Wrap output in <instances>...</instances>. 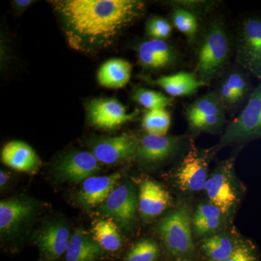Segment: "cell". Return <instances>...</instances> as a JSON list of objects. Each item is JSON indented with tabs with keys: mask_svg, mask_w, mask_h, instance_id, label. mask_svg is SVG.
I'll use <instances>...</instances> for the list:
<instances>
[{
	"mask_svg": "<svg viewBox=\"0 0 261 261\" xmlns=\"http://www.w3.org/2000/svg\"><path fill=\"white\" fill-rule=\"evenodd\" d=\"M171 195L158 182L147 180L142 182L139 193V209L145 218L159 216L171 205Z\"/></svg>",
	"mask_w": 261,
	"mask_h": 261,
	"instance_id": "cell-17",
	"label": "cell"
},
{
	"mask_svg": "<svg viewBox=\"0 0 261 261\" xmlns=\"http://www.w3.org/2000/svg\"><path fill=\"white\" fill-rule=\"evenodd\" d=\"M181 144L180 137L147 134L139 142L137 156L143 163L161 162L178 152Z\"/></svg>",
	"mask_w": 261,
	"mask_h": 261,
	"instance_id": "cell-12",
	"label": "cell"
},
{
	"mask_svg": "<svg viewBox=\"0 0 261 261\" xmlns=\"http://www.w3.org/2000/svg\"><path fill=\"white\" fill-rule=\"evenodd\" d=\"M137 207V197L135 189L129 185H122L113 190L99 207V211L125 225L135 219Z\"/></svg>",
	"mask_w": 261,
	"mask_h": 261,
	"instance_id": "cell-10",
	"label": "cell"
},
{
	"mask_svg": "<svg viewBox=\"0 0 261 261\" xmlns=\"http://www.w3.org/2000/svg\"><path fill=\"white\" fill-rule=\"evenodd\" d=\"M53 4L70 47L82 53L111 45L145 10L139 0H59Z\"/></svg>",
	"mask_w": 261,
	"mask_h": 261,
	"instance_id": "cell-1",
	"label": "cell"
},
{
	"mask_svg": "<svg viewBox=\"0 0 261 261\" xmlns=\"http://www.w3.org/2000/svg\"><path fill=\"white\" fill-rule=\"evenodd\" d=\"M99 168V161L92 152H75L58 163L56 173L61 179L76 183L93 176Z\"/></svg>",
	"mask_w": 261,
	"mask_h": 261,
	"instance_id": "cell-11",
	"label": "cell"
},
{
	"mask_svg": "<svg viewBox=\"0 0 261 261\" xmlns=\"http://www.w3.org/2000/svg\"><path fill=\"white\" fill-rule=\"evenodd\" d=\"M15 3L18 8H23L32 4V1H31V0H18V1H15Z\"/></svg>",
	"mask_w": 261,
	"mask_h": 261,
	"instance_id": "cell-34",
	"label": "cell"
},
{
	"mask_svg": "<svg viewBox=\"0 0 261 261\" xmlns=\"http://www.w3.org/2000/svg\"><path fill=\"white\" fill-rule=\"evenodd\" d=\"M34 206L25 201L10 199L0 202V231L2 233H14L28 219Z\"/></svg>",
	"mask_w": 261,
	"mask_h": 261,
	"instance_id": "cell-20",
	"label": "cell"
},
{
	"mask_svg": "<svg viewBox=\"0 0 261 261\" xmlns=\"http://www.w3.org/2000/svg\"><path fill=\"white\" fill-rule=\"evenodd\" d=\"M231 50L224 24L219 20L211 23L197 51L195 74L202 85L222 77L229 63Z\"/></svg>",
	"mask_w": 261,
	"mask_h": 261,
	"instance_id": "cell-2",
	"label": "cell"
},
{
	"mask_svg": "<svg viewBox=\"0 0 261 261\" xmlns=\"http://www.w3.org/2000/svg\"><path fill=\"white\" fill-rule=\"evenodd\" d=\"M261 137V84L250 94L246 106L224 130L219 147Z\"/></svg>",
	"mask_w": 261,
	"mask_h": 261,
	"instance_id": "cell-3",
	"label": "cell"
},
{
	"mask_svg": "<svg viewBox=\"0 0 261 261\" xmlns=\"http://www.w3.org/2000/svg\"><path fill=\"white\" fill-rule=\"evenodd\" d=\"M172 21L176 29L187 37L189 43L192 44L197 37L199 28L196 15L185 8H176L173 12Z\"/></svg>",
	"mask_w": 261,
	"mask_h": 261,
	"instance_id": "cell-27",
	"label": "cell"
},
{
	"mask_svg": "<svg viewBox=\"0 0 261 261\" xmlns=\"http://www.w3.org/2000/svg\"><path fill=\"white\" fill-rule=\"evenodd\" d=\"M229 168V165L224 166L223 170L207 178L204 188L211 203L220 207L224 214L228 213L238 201V195L228 172Z\"/></svg>",
	"mask_w": 261,
	"mask_h": 261,
	"instance_id": "cell-14",
	"label": "cell"
},
{
	"mask_svg": "<svg viewBox=\"0 0 261 261\" xmlns=\"http://www.w3.org/2000/svg\"><path fill=\"white\" fill-rule=\"evenodd\" d=\"M207 159L195 149L185 156L176 173V179L182 191L204 190L207 180Z\"/></svg>",
	"mask_w": 261,
	"mask_h": 261,
	"instance_id": "cell-9",
	"label": "cell"
},
{
	"mask_svg": "<svg viewBox=\"0 0 261 261\" xmlns=\"http://www.w3.org/2000/svg\"><path fill=\"white\" fill-rule=\"evenodd\" d=\"M222 224V219H215L192 222L196 233L198 234H206L216 231Z\"/></svg>",
	"mask_w": 261,
	"mask_h": 261,
	"instance_id": "cell-33",
	"label": "cell"
},
{
	"mask_svg": "<svg viewBox=\"0 0 261 261\" xmlns=\"http://www.w3.org/2000/svg\"><path fill=\"white\" fill-rule=\"evenodd\" d=\"M153 83L173 97L192 95L203 86L195 73L186 71L160 77Z\"/></svg>",
	"mask_w": 261,
	"mask_h": 261,
	"instance_id": "cell-21",
	"label": "cell"
},
{
	"mask_svg": "<svg viewBox=\"0 0 261 261\" xmlns=\"http://www.w3.org/2000/svg\"><path fill=\"white\" fill-rule=\"evenodd\" d=\"M250 86L242 69L237 66L225 72L219 87L215 92L219 96L225 109L230 111L238 108L248 94Z\"/></svg>",
	"mask_w": 261,
	"mask_h": 261,
	"instance_id": "cell-13",
	"label": "cell"
},
{
	"mask_svg": "<svg viewBox=\"0 0 261 261\" xmlns=\"http://www.w3.org/2000/svg\"><path fill=\"white\" fill-rule=\"evenodd\" d=\"M94 240L103 250L116 251L121 246L122 240L116 224L111 220H99L94 225Z\"/></svg>",
	"mask_w": 261,
	"mask_h": 261,
	"instance_id": "cell-24",
	"label": "cell"
},
{
	"mask_svg": "<svg viewBox=\"0 0 261 261\" xmlns=\"http://www.w3.org/2000/svg\"><path fill=\"white\" fill-rule=\"evenodd\" d=\"M7 181H8V176L3 171H0V185H1V187L6 185Z\"/></svg>",
	"mask_w": 261,
	"mask_h": 261,
	"instance_id": "cell-35",
	"label": "cell"
},
{
	"mask_svg": "<svg viewBox=\"0 0 261 261\" xmlns=\"http://www.w3.org/2000/svg\"><path fill=\"white\" fill-rule=\"evenodd\" d=\"M235 61L238 66L261 80V20L250 18L239 29Z\"/></svg>",
	"mask_w": 261,
	"mask_h": 261,
	"instance_id": "cell-5",
	"label": "cell"
},
{
	"mask_svg": "<svg viewBox=\"0 0 261 261\" xmlns=\"http://www.w3.org/2000/svg\"><path fill=\"white\" fill-rule=\"evenodd\" d=\"M146 29L149 37L159 40H166L172 32V27L169 22L161 17L149 19L146 25Z\"/></svg>",
	"mask_w": 261,
	"mask_h": 261,
	"instance_id": "cell-30",
	"label": "cell"
},
{
	"mask_svg": "<svg viewBox=\"0 0 261 261\" xmlns=\"http://www.w3.org/2000/svg\"><path fill=\"white\" fill-rule=\"evenodd\" d=\"M159 232L168 251L176 257L191 254L194 250L190 211L181 207L168 215L159 225Z\"/></svg>",
	"mask_w": 261,
	"mask_h": 261,
	"instance_id": "cell-4",
	"label": "cell"
},
{
	"mask_svg": "<svg viewBox=\"0 0 261 261\" xmlns=\"http://www.w3.org/2000/svg\"><path fill=\"white\" fill-rule=\"evenodd\" d=\"M159 255L157 244L150 240H143L130 249L126 261H155Z\"/></svg>",
	"mask_w": 261,
	"mask_h": 261,
	"instance_id": "cell-29",
	"label": "cell"
},
{
	"mask_svg": "<svg viewBox=\"0 0 261 261\" xmlns=\"http://www.w3.org/2000/svg\"><path fill=\"white\" fill-rule=\"evenodd\" d=\"M100 245L78 230L70 237L65 258L67 261H96L102 255Z\"/></svg>",
	"mask_w": 261,
	"mask_h": 261,
	"instance_id": "cell-23",
	"label": "cell"
},
{
	"mask_svg": "<svg viewBox=\"0 0 261 261\" xmlns=\"http://www.w3.org/2000/svg\"><path fill=\"white\" fill-rule=\"evenodd\" d=\"M91 123L98 128L111 129L132 121L137 111L129 113L119 101L113 98H103L91 101L87 106Z\"/></svg>",
	"mask_w": 261,
	"mask_h": 261,
	"instance_id": "cell-8",
	"label": "cell"
},
{
	"mask_svg": "<svg viewBox=\"0 0 261 261\" xmlns=\"http://www.w3.org/2000/svg\"><path fill=\"white\" fill-rule=\"evenodd\" d=\"M132 99L148 111L166 109L173 104L172 98L167 97L161 92L145 88L137 89L132 96Z\"/></svg>",
	"mask_w": 261,
	"mask_h": 261,
	"instance_id": "cell-28",
	"label": "cell"
},
{
	"mask_svg": "<svg viewBox=\"0 0 261 261\" xmlns=\"http://www.w3.org/2000/svg\"><path fill=\"white\" fill-rule=\"evenodd\" d=\"M225 261H257V259L252 247L241 245L235 247L231 256Z\"/></svg>",
	"mask_w": 261,
	"mask_h": 261,
	"instance_id": "cell-32",
	"label": "cell"
},
{
	"mask_svg": "<svg viewBox=\"0 0 261 261\" xmlns=\"http://www.w3.org/2000/svg\"><path fill=\"white\" fill-rule=\"evenodd\" d=\"M139 63L149 70H161L176 61V51L166 40L150 39L141 43L137 49Z\"/></svg>",
	"mask_w": 261,
	"mask_h": 261,
	"instance_id": "cell-15",
	"label": "cell"
},
{
	"mask_svg": "<svg viewBox=\"0 0 261 261\" xmlns=\"http://www.w3.org/2000/svg\"><path fill=\"white\" fill-rule=\"evenodd\" d=\"M226 109L216 92H208L197 98L187 108L189 126L195 132H214L225 123Z\"/></svg>",
	"mask_w": 261,
	"mask_h": 261,
	"instance_id": "cell-6",
	"label": "cell"
},
{
	"mask_svg": "<svg viewBox=\"0 0 261 261\" xmlns=\"http://www.w3.org/2000/svg\"><path fill=\"white\" fill-rule=\"evenodd\" d=\"M223 214H224L221 209L214 204H202L197 207L192 222H197L204 220L221 219Z\"/></svg>",
	"mask_w": 261,
	"mask_h": 261,
	"instance_id": "cell-31",
	"label": "cell"
},
{
	"mask_svg": "<svg viewBox=\"0 0 261 261\" xmlns=\"http://www.w3.org/2000/svg\"><path fill=\"white\" fill-rule=\"evenodd\" d=\"M171 123V114L167 110H149L144 115L142 127L149 135L166 136Z\"/></svg>",
	"mask_w": 261,
	"mask_h": 261,
	"instance_id": "cell-25",
	"label": "cell"
},
{
	"mask_svg": "<svg viewBox=\"0 0 261 261\" xmlns=\"http://www.w3.org/2000/svg\"><path fill=\"white\" fill-rule=\"evenodd\" d=\"M1 160L6 166L23 172H32L40 164V159L34 149L22 141H12L5 145Z\"/></svg>",
	"mask_w": 261,
	"mask_h": 261,
	"instance_id": "cell-19",
	"label": "cell"
},
{
	"mask_svg": "<svg viewBox=\"0 0 261 261\" xmlns=\"http://www.w3.org/2000/svg\"><path fill=\"white\" fill-rule=\"evenodd\" d=\"M139 142L132 136L123 135L114 137L96 139L91 144L92 152L104 164L124 162L137 156Z\"/></svg>",
	"mask_w": 261,
	"mask_h": 261,
	"instance_id": "cell-7",
	"label": "cell"
},
{
	"mask_svg": "<svg viewBox=\"0 0 261 261\" xmlns=\"http://www.w3.org/2000/svg\"><path fill=\"white\" fill-rule=\"evenodd\" d=\"M132 72V65L126 60H109L103 63L98 70V82L106 88H122L129 82Z\"/></svg>",
	"mask_w": 261,
	"mask_h": 261,
	"instance_id": "cell-22",
	"label": "cell"
},
{
	"mask_svg": "<svg viewBox=\"0 0 261 261\" xmlns=\"http://www.w3.org/2000/svg\"><path fill=\"white\" fill-rule=\"evenodd\" d=\"M232 242L229 238L216 235L204 240L202 249L206 255L215 261H225L231 256L234 250Z\"/></svg>",
	"mask_w": 261,
	"mask_h": 261,
	"instance_id": "cell-26",
	"label": "cell"
},
{
	"mask_svg": "<svg viewBox=\"0 0 261 261\" xmlns=\"http://www.w3.org/2000/svg\"><path fill=\"white\" fill-rule=\"evenodd\" d=\"M70 239L68 228L54 224L41 230L36 236V242L48 260H54L67 251Z\"/></svg>",
	"mask_w": 261,
	"mask_h": 261,
	"instance_id": "cell-18",
	"label": "cell"
},
{
	"mask_svg": "<svg viewBox=\"0 0 261 261\" xmlns=\"http://www.w3.org/2000/svg\"><path fill=\"white\" fill-rule=\"evenodd\" d=\"M119 173L102 176H91L84 180L79 192L78 200L82 205L92 208L104 203L120 179Z\"/></svg>",
	"mask_w": 261,
	"mask_h": 261,
	"instance_id": "cell-16",
	"label": "cell"
}]
</instances>
